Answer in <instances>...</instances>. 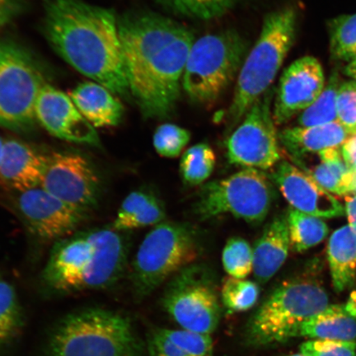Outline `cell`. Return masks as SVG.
<instances>
[{
	"mask_svg": "<svg viewBox=\"0 0 356 356\" xmlns=\"http://www.w3.org/2000/svg\"><path fill=\"white\" fill-rule=\"evenodd\" d=\"M185 16L209 20L229 11L238 0H160Z\"/></svg>",
	"mask_w": 356,
	"mask_h": 356,
	"instance_id": "34",
	"label": "cell"
},
{
	"mask_svg": "<svg viewBox=\"0 0 356 356\" xmlns=\"http://www.w3.org/2000/svg\"><path fill=\"white\" fill-rule=\"evenodd\" d=\"M49 154L15 139L3 142L0 159V186L22 193L41 186Z\"/></svg>",
	"mask_w": 356,
	"mask_h": 356,
	"instance_id": "18",
	"label": "cell"
},
{
	"mask_svg": "<svg viewBox=\"0 0 356 356\" xmlns=\"http://www.w3.org/2000/svg\"><path fill=\"white\" fill-rule=\"evenodd\" d=\"M216 163V156L210 145L206 143L195 145L181 155V179L189 186L202 184L211 176Z\"/></svg>",
	"mask_w": 356,
	"mask_h": 356,
	"instance_id": "29",
	"label": "cell"
},
{
	"mask_svg": "<svg viewBox=\"0 0 356 356\" xmlns=\"http://www.w3.org/2000/svg\"><path fill=\"white\" fill-rule=\"evenodd\" d=\"M275 200V191L264 172L244 168L225 179L202 186L195 204V213L202 220L230 213L250 224L266 219Z\"/></svg>",
	"mask_w": 356,
	"mask_h": 356,
	"instance_id": "10",
	"label": "cell"
},
{
	"mask_svg": "<svg viewBox=\"0 0 356 356\" xmlns=\"http://www.w3.org/2000/svg\"><path fill=\"white\" fill-rule=\"evenodd\" d=\"M84 118L95 128L117 127L124 108L113 92L95 81L80 83L69 93Z\"/></svg>",
	"mask_w": 356,
	"mask_h": 356,
	"instance_id": "20",
	"label": "cell"
},
{
	"mask_svg": "<svg viewBox=\"0 0 356 356\" xmlns=\"http://www.w3.org/2000/svg\"><path fill=\"white\" fill-rule=\"evenodd\" d=\"M318 155L319 163L305 169L307 175L321 188L337 195L354 191L355 172L347 166L339 149H325Z\"/></svg>",
	"mask_w": 356,
	"mask_h": 356,
	"instance_id": "26",
	"label": "cell"
},
{
	"mask_svg": "<svg viewBox=\"0 0 356 356\" xmlns=\"http://www.w3.org/2000/svg\"><path fill=\"white\" fill-rule=\"evenodd\" d=\"M346 210L350 226L356 230V195H346Z\"/></svg>",
	"mask_w": 356,
	"mask_h": 356,
	"instance_id": "40",
	"label": "cell"
},
{
	"mask_svg": "<svg viewBox=\"0 0 356 356\" xmlns=\"http://www.w3.org/2000/svg\"><path fill=\"white\" fill-rule=\"evenodd\" d=\"M340 87L337 73L332 75L321 95L308 109L302 111L299 118L300 127L323 126L337 121V97Z\"/></svg>",
	"mask_w": 356,
	"mask_h": 356,
	"instance_id": "30",
	"label": "cell"
},
{
	"mask_svg": "<svg viewBox=\"0 0 356 356\" xmlns=\"http://www.w3.org/2000/svg\"><path fill=\"white\" fill-rule=\"evenodd\" d=\"M349 136L339 122H334L323 126L284 129L279 134V140L297 161L309 154L338 148Z\"/></svg>",
	"mask_w": 356,
	"mask_h": 356,
	"instance_id": "21",
	"label": "cell"
},
{
	"mask_svg": "<svg viewBox=\"0 0 356 356\" xmlns=\"http://www.w3.org/2000/svg\"><path fill=\"white\" fill-rule=\"evenodd\" d=\"M337 121L350 136L356 134V81L341 84L337 97Z\"/></svg>",
	"mask_w": 356,
	"mask_h": 356,
	"instance_id": "36",
	"label": "cell"
},
{
	"mask_svg": "<svg viewBox=\"0 0 356 356\" xmlns=\"http://www.w3.org/2000/svg\"><path fill=\"white\" fill-rule=\"evenodd\" d=\"M246 52L244 40L231 31L195 41L182 77L186 95L199 104L219 99L239 74Z\"/></svg>",
	"mask_w": 356,
	"mask_h": 356,
	"instance_id": "8",
	"label": "cell"
},
{
	"mask_svg": "<svg viewBox=\"0 0 356 356\" xmlns=\"http://www.w3.org/2000/svg\"><path fill=\"white\" fill-rule=\"evenodd\" d=\"M329 29L334 59L345 62L353 60L356 57V13L332 19Z\"/></svg>",
	"mask_w": 356,
	"mask_h": 356,
	"instance_id": "31",
	"label": "cell"
},
{
	"mask_svg": "<svg viewBox=\"0 0 356 356\" xmlns=\"http://www.w3.org/2000/svg\"><path fill=\"white\" fill-rule=\"evenodd\" d=\"M20 7L17 0H0V29L19 13Z\"/></svg>",
	"mask_w": 356,
	"mask_h": 356,
	"instance_id": "38",
	"label": "cell"
},
{
	"mask_svg": "<svg viewBox=\"0 0 356 356\" xmlns=\"http://www.w3.org/2000/svg\"><path fill=\"white\" fill-rule=\"evenodd\" d=\"M291 248L286 216H275L267 224L253 250V274L266 284L283 266Z\"/></svg>",
	"mask_w": 356,
	"mask_h": 356,
	"instance_id": "19",
	"label": "cell"
},
{
	"mask_svg": "<svg viewBox=\"0 0 356 356\" xmlns=\"http://www.w3.org/2000/svg\"><path fill=\"white\" fill-rule=\"evenodd\" d=\"M142 350L130 318L117 311L91 307L56 323L42 356H141Z\"/></svg>",
	"mask_w": 356,
	"mask_h": 356,
	"instance_id": "4",
	"label": "cell"
},
{
	"mask_svg": "<svg viewBox=\"0 0 356 356\" xmlns=\"http://www.w3.org/2000/svg\"><path fill=\"white\" fill-rule=\"evenodd\" d=\"M346 71V74L356 81V57L353 60L349 62V65H347Z\"/></svg>",
	"mask_w": 356,
	"mask_h": 356,
	"instance_id": "42",
	"label": "cell"
},
{
	"mask_svg": "<svg viewBox=\"0 0 356 356\" xmlns=\"http://www.w3.org/2000/svg\"><path fill=\"white\" fill-rule=\"evenodd\" d=\"M150 356H213L211 335L188 330L158 328L149 332Z\"/></svg>",
	"mask_w": 356,
	"mask_h": 356,
	"instance_id": "22",
	"label": "cell"
},
{
	"mask_svg": "<svg viewBox=\"0 0 356 356\" xmlns=\"http://www.w3.org/2000/svg\"><path fill=\"white\" fill-rule=\"evenodd\" d=\"M128 239L108 226L58 240L53 246L42 280L59 295L113 287L127 268Z\"/></svg>",
	"mask_w": 356,
	"mask_h": 356,
	"instance_id": "3",
	"label": "cell"
},
{
	"mask_svg": "<svg viewBox=\"0 0 356 356\" xmlns=\"http://www.w3.org/2000/svg\"><path fill=\"white\" fill-rule=\"evenodd\" d=\"M16 206L30 232L46 241L69 237L87 218L42 186L19 193Z\"/></svg>",
	"mask_w": 356,
	"mask_h": 356,
	"instance_id": "14",
	"label": "cell"
},
{
	"mask_svg": "<svg viewBox=\"0 0 356 356\" xmlns=\"http://www.w3.org/2000/svg\"><path fill=\"white\" fill-rule=\"evenodd\" d=\"M307 356H356V341L312 339L300 346Z\"/></svg>",
	"mask_w": 356,
	"mask_h": 356,
	"instance_id": "37",
	"label": "cell"
},
{
	"mask_svg": "<svg viewBox=\"0 0 356 356\" xmlns=\"http://www.w3.org/2000/svg\"><path fill=\"white\" fill-rule=\"evenodd\" d=\"M25 318L13 284L0 277V353L21 335Z\"/></svg>",
	"mask_w": 356,
	"mask_h": 356,
	"instance_id": "27",
	"label": "cell"
},
{
	"mask_svg": "<svg viewBox=\"0 0 356 356\" xmlns=\"http://www.w3.org/2000/svg\"><path fill=\"white\" fill-rule=\"evenodd\" d=\"M286 216L293 251L308 250L327 237V226L319 218L307 215L292 207L288 209Z\"/></svg>",
	"mask_w": 356,
	"mask_h": 356,
	"instance_id": "28",
	"label": "cell"
},
{
	"mask_svg": "<svg viewBox=\"0 0 356 356\" xmlns=\"http://www.w3.org/2000/svg\"><path fill=\"white\" fill-rule=\"evenodd\" d=\"M38 122L53 136L73 143L100 146L96 128L89 123L70 95L50 84L42 89L35 108Z\"/></svg>",
	"mask_w": 356,
	"mask_h": 356,
	"instance_id": "16",
	"label": "cell"
},
{
	"mask_svg": "<svg viewBox=\"0 0 356 356\" xmlns=\"http://www.w3.org/2000/svg\"><path fill=\"white\" fill-rule=\"evenodd\" d=\"M342 156L347 166L356 172V134L350 136L342 145Z\"/></svg>",
	"mask_w": 356,
	"mask_h": 356,
	"instance_id": "39",
	"label": "cell"
},
{
	"mask_svg": "<svg viewBox=\"0 0 356 356\" xmlns=\"http://www.w3.org/2000/svg\"><path fill=\"white\" fill-rule=\"evenodd\" d=\"M329 306L326 291L314 280L284 282L266 298L249 321L248 343L267 346L291 340L299 335L302 323Z\"/></svg>",
	"mask_w": 356,
	"mask_h": 356,
	"instance_id": "6",
	"label": "cell"
},
{
	"mask_svg": "<svg viewBox=\"0 0 356 356\" xmlns=\"http://www.w3.org/2000/svg\"><path fill=\"white\" fill-rule=\"evenodd\" d=\"M354 191H356V172H355L354 176Z\"/></svg>",
	"mask_w": 356,
	"mask_h": 356,
	"instance_id": "45",
	"label": "cell"
},
{
	"mask_svg": "<svg viewBox=\"0 0 356 356\" xmlns=\"http://www.w3.org/2000/svg\"><path fill=\"white\" fill-rule=\"evenodd\" d=\"M200 252L197 233L191 226L163 221L145 236L134 259L131 280L138 300L169 277L193 264Z\"/></svg>",
	"mask_w": 356,
	"mask_h": 356,
	"instance_id": "7",
	"label": "cell"
},
{
	"mask_svg": "<svg viewBox=\"0 0 356 356\" xmlns=\"http://www.w3.org/2000/svg\"><path fill=\"white\" fill-rule=\"evenodd\" d=\"M334 289L344 291L356 277V230L349 225L333 233L327 248Z\"/></svg>",
	"mask_w": 356,
	"mask_h": 356,
	"instance_id": "24",
	"label": "cell"
},
{
	"mask_svg": "<svg viewBox=\"0 0 356 356\" xmlns=\"http://www.w3.org/2000/svg\"><path fill=\"white\" fill-rule=\"evenodd\" d=\"M62 202L88 213L99 204L102 181L90 160L81 154L58 151L49 154L41 184Z\"/></svg>",
	"mask_w": 356,
	"mask_h": 356,
	"instance_id": "13",
	"label": "cell"
},
{
	"mask_svg": "<svg viewBox=\"0 0 356 356\" xmlns=\"http://www.w3.org/2000/svg\"><path fill=\"white\" fill-rule=\"evenodd\" d=\"M345 309L347 313L356 318V291L351 293L349 300L345 305Z\"/></svg>",
	"mask_w": 356,
	"mask_h": 356,
	"instance_id": "41",
	"label": "cell"
},
{
	"mask_svg": "<svg viewBox=\"0 0 356 356\" xmlns=\"http://www.w3.org/2000/svg\"><path fill=\"white\" fill-rule=\"evenodd\" d=\"M44 33L58 55L78 72L114 95L130 92L118 19L113 10L83 0H50Z\"/></svg>",
	"mask_w": 356,
	"mask_h": 356,
	"instance_id": "2",
	"label": "cell"
},
{
	"mask_svg": "<svg viewBox=\"0 0 356 356\" xmlns=\"http://www.w3.org/2000/svg\"><path fill=\"white\" fill-rule=\"evenodd\" d=\"M165 217V208L161 200L150 191L137 190L124 198L111 226L123 233L157 225Z\"/></svg>",
	"mask_w": 356,
	"mask_h": 356,
	"instance_id": "23",
	"label": "cell"
},
{
	"mask_svg": "<svg viewBox=\"0 0 356 356\" xmlns=\"http://www.w3.org/2000/svg\"><path fill=\"white\" fill-rule=\"evenodd\" d=\"M118 24L129 92L145 118L168 117L180 95L193 33L153 13H130Z\"/></svg>",
	"mask_w": 356,
	"mask_h": 356,
	"instance_id": "1",
	"label": "cell"
},
{
	"mask_svg": "<svg viewBox=\"0 0 356 356\" xmlns=\"http://www.w3.org/2000/svg\"><path fill=\"white\" fill-rule=\"evenodd\" d=\"M284 356H307V355L302 354L300 353H298V354H289V355H284Z\"/></svg>",
	"mask_w": 356,
	"mask_h": 356,
	"instance_id": "44",
	"label": "cell"
},
{
	"mask_svg": "<svg viewBox=\"0 0 356 356\" xmlns=\"http://www.w3.org/2000/svg\"><path fill=\"white\" fill-rule=\"evenodd\" d=\"M47 84L38 62L11 40L0 41V127L32 130L38 100Z\"/></svg>",
	"mask_w": 356,
	"mask_h": 356,
	"instance_id": "9",
	"label": "cell"
},
{
	"mask_svg": "<svg viewBox=\"0 0 356 356\" xmlns=\"http://www.w3.org/2000/svg\"><path fill=\"white\" fill-rule=\"evenodd\" d=\"M271 179L278 186L291 207L297 211L327 219L344 215V208L339 200L291 163H280Z\"/></svg>",
	"mask_w": 356,
	"mask_h": 356,
	"instance_id": "17",
	"label": "cell"
},
{
	"mask_svg": "<svg viewBox=\"0 0 356 356\" xmlns=\"http://www.w3.org/2000/svg\"><path fill=\"white\" fill-rule=\"evenodd\" d=\"M324 83L322 65L316 58L305 56L293 62L280 79L273 111L275 124L286 123L313 105Z\"/></svg>",
	"mask_w": 356,
	"mask_h": 356,
	"instance_id": "15",
	"label": "cell"
},
{
	"mask_svg": "<svg viewBox=\"0 0 356 356\" xmlns=\"http://www.w3.org/2000/svg\"><path fill=\"white\" fill-rule=\"evenodd\" d=\"M269 89L245 115L227 142L229 162L245 168L267 170L280 159L279 134L275 128Z\"/></svg>",
	"mask_w": 356,
	"mask_h": 356,
	"instance_id": "12",
	"label": "cell"
},
{
	"mask_svg": "<svg viewBox=\"0 0 356 356\" xmlns=\"http://www.w3.org/2000/svg\"><path fill=\"white\" fill-rule=\"evenodd\" d=\"M259 295V286L251 280L229 277L222 283L221 300L229 313H240L253 308Z\"/></svg>",
	"mask_w": 356,
	"mask_h": 356,
	"instance_id": "32",
	"label": "cell"
},
{
	"mask_svg": "<svg viewBox=\"0 0 356 356\" xmlns=\"http://www.w3.org/2000/svg\"><path fill=\"white\" fill-rule=\"evenodd\" d=\"M191 140V133L185 128L175 124H163L156 129L154 146L163 158L175 159L184 152Z\"/></svg>",
	"mask_w": 356,
	"mask_h": 356,
	"instance_id": "35",
	"label": "cell"
},
{
	"mask_svg": "<svg viewBox=\"0 0 356 356\" xmlns=\"http://www.w3.org/2000/svg\"><path fill=\"white\" fill-rule=\"evenodd\" d=\"M298 337L356 341V318L347 313L345 306L330 305L302 323Z\"/></svg>",
	"mask_w": 356,
	"mask_h": 356,
	"instance_id": "25",
	"label": "cell"
},
{
	"mask_svg": "<svg viewBox=\"0 0 356 356\" xmlns=\"http://www.w3.org/2000/svg\"><path fill=\"white\" fill-rule=\"evenodd\" d=\"M222 262L229 277L246 279L253 271L252 248L242 238H229L222 250Z\"/></svg>",
	"mask_w": 356,
	"mask_h": 356,
	"instance_id": "33",
	"label": "cell"
},
{
	"mask_svg": "<svg viewBox=\"0 0 356 356\" xmlns=\"http://www.w3.org/2000/svg\"><path fill=\"white\" fill-rule=\"evenodd\" d=\"M215 284L207 267H186L168 283L163 298L164 309L184 330L211 335L221 318Z\"/></svg>",
	"mask_w": 356,
	"mask_h": 356,
	"instance_id": "11",
	"label": "cell"
},
{
	"mask_svg": "<svg viewBox=\"0 0 356 356\" xmlns=\"http://www.w3.org/2000/svg\"><path fill=\"white\" fill-rule=\"evenodd\" d=\"M3 142H4V140L2 139L1 137H0V159H1Z\"/></svg>",
	"mask_w": 356,
	"mask_h": 356,
	"instance_id": "43",
	"label": "cell"
},
{
	"mask_svg": "<svg viewBox=\"0 0 356 356\" xmlns=\"http://www.w3.org/2000/svg\"><path fill=\"white\" fill-rule=\"evenodd\" d=\"M296 13L284 8L269 13L254 47L238 74L229 120L237 123L253 104L269 90L295 42Z\"/></svg>",
	"mask_w": 356,
	"mask_h": 356,
	"instance_id": "5",
	"label": "cell"
}]
</instances>
